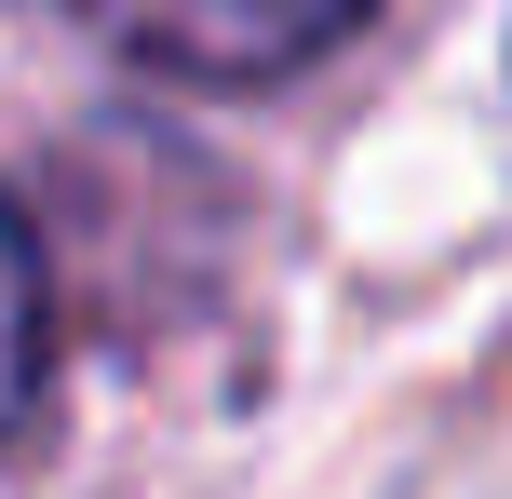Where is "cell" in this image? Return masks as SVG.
<instances>
[{
	"label": "cell",
	"mask_w": 512,
	"mask_h": 499,
	"mask_svg": "<svg viewBox=\"0 0 512 499\" xmlns=\"http://www.w3.org/2000/svg\"><path fill=\"white\" fill-rule=\"evenodd\" d=\"M122 68H162L189 95H270V81L324 68L378 0H68Z\"/></svg>",
	"instance_id": "cell-1"
},
{
	"label": "cell",
	"mask_w": 512,
	"mask_h": 499,
	"mask_svg": "<svg viewBox=\"0 0 512 499\" xmlns=\"http://www.w3.org/2000/svg\"><path fill=\"white\" fill-rule=\"evenodd\" d=\"M41 365H54V270H41V230L14 216V189H0V446L41 405Z\"/></svg>",
	"instance_id": "cell-2"
}]
</instances>
